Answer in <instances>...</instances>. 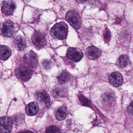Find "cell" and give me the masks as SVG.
Returning a JSON list of instances; mask_svg holds the SVG:
<instances>
[{
    "instance_id": "6da1fadb",
    "label": "cell",
    "mask_w": 133,
    "mask_h": 133,
    "mask_svg": "<svg viewBox=\"0 0 133 133\" xmlns=\"http://www.w3.org/2000/svg\"><path fill=\"white\" fill-rule=\"evenodd\" d=\"M68 27L65 23L60 22L55 24L51 28L50 34L55 39L63 40L66 38Z\"/></svg>"
},
{
    "instance_id": "3957f363",
    "label": "cell",
    "mask_w": 133,
    "mask_h": 133,
    "mask_svg": "<svg viewBox=\"0 0 133 133\" xmlns=\"http://www.w3.org/2000/svg\"><path fill=\"white\" fill-rule=\"evenodd\" d=\"M15 73L18 79L23 82H26L31 78L32 72L28 66H22L16 69Z\"/></svg>"
},
{
    "instance_id": "30bf717a",
    "label": "cell",
    "mask_w": 133,
    "mask_h": 133,
    "mask_svg": "<svg viewBox=\"0 0 133 133\" xmlns=\"http://www.w3.org/2000/svg\"><path fill=\"white\" fill-rule=\"evenodd\" d=\"M24 60L26 63L33 68H36L38 65L37 55L32 51H30L24 56Z\"/></svg>"
},
{
    "instance_id": "7c38bea8",
    "label": "cell",
    "mask_w": 133,
    "mask_h": 133,
    "mask_svg": "<svg viewBox=\"0 0 133 133\" xmlns=\"http://www.w3.org/2000/svg\"><path fill=\"white\" fill-rule=\"evenodd\" d=\"M101 50L95 46L89 47L86 51V55L88 58L91 60L97 59L101 56Z\"/></svg>"
},
{
    "instance_id": "9c48e42d",
    "label": "cell",
    "mask_w": 133,
    "mask_h": 133,
    "mask_svg": "<svg viewBox=\"0 0 133 133\" xmlns=\"http://www.w3.org/2000/svg\"><path fill=\"white\" fill-rule=\"evenodd\" d=\"M109 80L112 86L118 87L123 83V78L120 73L118 72H114L109 75Z\"/></svg>"
},
{
    "instance_id": "7402d4cb",
    "label": "cell",
    "mask_w": 133,
    "mask_h": 133,
    "mask_svg": "<svg viewBox=\"0 0 133 133\" xmlns=\"http://www.w3.org/2000/svg\"><path fill=\"white\" fill-rule=\"evenodd\" d=\"M43 68L46 70H49L51 68L52 64L51 62L48 59H44L42 62Z\"/></svg>"
},
{
    "instance_id": "ffe728a7",
    "label": "cell",
    "mask_w": 133,
    "mask_h": 133,
    "mask_svg": "<svg viewBox=\"0 0 133 133\" xmlns=\"http://www.w3.org/2000/svg\"><path fill=\"white\" fill-rule=\"evenodd\" d=\"M130 63L129 57L126 55H122L120 56L118 60V64L122 68H125Z\"/></svg>"
},
{
    "instance_id": "ba28073f",
    "label": "cell",
    "mask_w": 133,
    "mask_h": 133,
    "mask_svg": "<svg viewBox=\"0 0 133 133\" xmlns=\"http://www.w3.org/2000/svg\"><path fill=\"white\" fill-rule=\"evenodd\" d=\"M16 7L15 2L12 1H4L2 6V11L4 15L10 16L13 14Z\"/></svg>"
},
{
    "instance_id": "2e32d148",
    "label": "cell",
    "mask_w": 133,
    "mask_h": 133,
    "mask_svg": "<svg viewBox=\"0 0 133 133\" xmlns=\"http://www.w3.org/2000/svg\"><path fill=\"white\" fill-rule=\"evenodd\" d=\"M115 97L114 93L111 91H108L103 94L102 100L103 104L106 105L112 104L115 102Z\"/></svg>"
},
{
    "instance_id": "7a4b0ae2",
    "label": "cell",
    "mask_w": 133,
    "mask_h": 133,
    "mask_svg": "<svg viewBox=\"0 0 133 133\" xmlns=\"http://www.w3.org/2000/svg\"><path fill=\"white\" fill-rule=\"evenodd\" d=\"M66 21L76 29L81 27L82 21L79 14L74 10H70L66 12L65 16Z\"/></svg>"
},
{
    "instance_id": "8992f818",
    "label": "cell",
    "mask_w": 133,
    "mask_h": 133,
    "mask_svg": "<svg viewBox=\"0 0 133 133\" xmlns=\"http://www.w3.org/2000/svg\"><path fill=\"white\" fill-rule=\"evenodd\" d=\"M83 56V54L81 51L77 48H69L66 52V58L74 62H77L80 61Z\"/></svg>"
},
{
    "instance_id": "4fadbf2b",
    "label": "cell",
    "mask_w": 133,
    "mask_h": 133,
    "mask_svg": "<svg viewBox=\"0 0 133 133\" xmlns=\"http://www.w3.org/2000/svg\"><path fill=\"white\" fill-rule=\"evenodd\" d=\"M14 42L15 47L18 50H23L26 47L25 40L22 36H16L14 39Z\"/></svg>"
},
{
    "instance_id": "52a82bcc",
    "label": "cell",
    "mask_w": 133,
    "mask_h": 133,
    "mask_svg": "<svg viewBox=\"0 0 133 133\" xmlns=\"http://www.w3.org/2000/svg\"><path fill=\"white\" fill-rule=\"evenodd\" d=\"M13 126L12 120L7 117L0 118V132L9 133L11 131Z\"/></svg>"
},
{
    "instance_id": "8fae6325",
    "label": "cell",
    "mask_w": 133,
    "mask_h": 133,
    "mask_svg": "<svg viewBox=\"0 0 133 133\" xmlns=\"http://www.w3.org/2000/svg\"><path fill=\"white\" fill-rule=\"evenodd\" d=\"M36 97L37 100L40 103L44 105L46 107H48L50 105L51 100L50 96L45 91H41L37 92Z\"/></svg>"
},
{
    "instance_id": "44dd1931",
    "label": "cell",
    "mask_w": 133,
    "mask_h": 133,
    "mask_svg": "<svg viewBox=\"0 0 133 133\" xmlns=\"http://www.w3.org/2000/svg\"><path fill=\"white\" fill-rule=\"evenodd\" d=\"M47 133H61L60 129L57 126H51L46 129Z\"/></svg>"
},
{
    "instance_id": "277c9868",
    "label": "cell",
    "mask_w": 133,
    "mask_h": 133,
    "mask_svg": "<svg viewBox=\"0 0 133 133\" xmlns=\"http://www.w3.org/2000/svg\"><path fill=\"white\" fill-rule=\"evenodd\" d=\"M32 40L34 44L39 48L46 46L47 44L45 35L39 31H36L34 32L32 35Z\"/></svg>"
},
{
    "instance_id": "484cf974",
    "label": "cell",
    "mask_w": 133,
    "mask_h": 133,
    "mask_svg": "<svg viewBox=\"0 0 133 133\" xmlns=\"http://www.w3.org/2000/svg\"><path fill=\"white\" fill-rule=\"evenodd\" d=\"M17 133H33L30 130H24V131H20Z\"/></svg>"
},
{
    "instance_id": "4316f807",
    "label": "cell",
    "mask_w": 133,
    "mask_h": 133,
    "mask_svg": "<svg viewBox=\"0 0 133 133\" xmlns=\"http://www.w3.org/2000/svg\"><path fill=\"white\" fill-rule=\"evenodd\" d=\"M87 1H77V2H81V3H85L87 2Z\"/></svg>"
},
{
    "instance_id": "d6986e66",
    "label": "cell",
    "mask_w": 133,
    "mask_h": 133,
    "mask_svg": "<svg viewBox=\"0 0 133 133\" xmlns=\"http://www.w3.org/2000/svg\"><path fill=\"white\" fill-rule=\"evenodd\" d=\"M70 78L69 73L66 71L62 72L57 77L58 81L61 84H64L67 83Z\"/></svg>"
},
{
    "instance_id": "603a6c76",
    "label": "cell",
    "mask_w": 133,
    "mask_h": 133,
    "mask_svg": "<svg viewBox=\"0 0 133 133\" xmlns=\"http://www.w3.org/2000/svg\"><path fill=\"white\" fill-rule=\"evenodd\" d=\"M80 100L83 105L86 106H90L91 105L90 102L89 100H88L83 95L81 94L79 96Z\"/></svg>"
},
{
    "instance_id": "d4e9b609",
    "label": "cell",
    "mask_w": 133,
    "mask_h": 133,
    "mask_svg": "<svg viewBox=\"0 0 133 133\" xmlns=\"http://www.w3.org/2000/svg\"><path fill=\"white\" fill-rule=\"evenodd\" d=\"M128 111L129 113L133 115V101L130 103L128 107Z\"/></svg>"
},
{
    "instance_id": "5bb4252c",
    "label": "cell",
    "mask_w": 133,
    "mask_h": 133,
    "mask_svg": "<svg viewBox=\"0 0 133 133\" xmlns=\"http://www.w3.org/2000/svg\"><path fill=\"white\" fill-rule=\"evenodd\" d=\"M66 89L64 87L58 86L54 88L52 91V95L56 98L65 97L66 96Z\"/></svg>"
},
{
    "instance_id": "5b68a950",
    "label": "cell",
    "mask_w": 133,
    "mask_h": 133,
    "mask_svg": "<svg viewBox=\"0 0 133 133\" xmlns=\"http://www.w3.org/2000/svg\"><path fill=\"white\" fill-rule=\"evenodd\" d=\"M15 25L11 21L8 20L4 22L2 25L1 33L4 36H12L15 32Z\"/></svg>"
},
{
    "instance_id": "cb8c5ba5",
    "label": "cell",
    "mask_w": 133,
    "mask_h": 133,
    "mask_svg": "<svg viewBox=\"0 0 133 133\" xmlns=\"http://www.w3.org/2000/svg\"><path fill=\"white\" fill-rule=\"evenodd\" d=\"M104 37L106 40H109L111 38V33L110 30L108 28L105 29L104 32Z\"/></svg>"
},
{
    "instance_id": "e0dca14e",
    "label": "cell",
    "mask_w": 133,
    "mask_h": 133,
    "mask_svg": "<svg viewBox=\"0 0 133 133\" xmlns=\"http://www.w3.org/2000/svg\"><path fill=\"white\" fill-rule=\"evenodd\" d=\"M67 108L65 106H62L58 108L55 112V116L57 120L61 121L66 118L67 116Z\"/></svg>"
},
{
    "instance_id": "ac0fdd59",
    "label": "cell",
    "mask_w": 133,
    "mask_h": 133,
    "mask_svg": "<svg viewBox=\"0 0 133 133\" xmlns=\"http://www.w3.org/2000/svg\"><path fill=\"white\" fill-rule=\"evenodd\" d=\"M11 51L8 46L2 45L0 47V59L5 60L11 55Z\"/></svg>"
},
{
    "instance_id": "9a60e30c",
    "label": "cell",
    "mask_w": 133,
    "mask_h": 133,
    "mask_svg": "<svg viewBox=\"0 0 133 133\" xmlns=\"http://www.w3.org/2000/svg\"><path fill=\"white\" fill-rule=\"evenodd\" d=\"M39 106L36 102H32L29 104L26 108V114L29 116L35 115L39 111Z\"/></svg>"
}]
</instances>
